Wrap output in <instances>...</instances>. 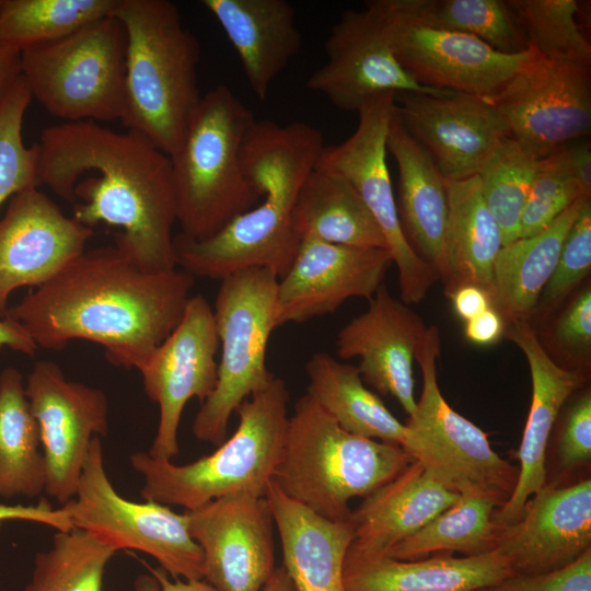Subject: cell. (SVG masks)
<instances>
[{
  "label": "cell",
  "instance_id": "obj_25",
  "mask_svg": "<svg viewBox=\"0 0 591 591\" xmlns=\"http://www.w3.org/2000/svg\"><path fill=\"white\" fill-rule=\"evenodd\" d=\"M460 491L418 461L364 497L351 512L354 540L347 557L387 556L402 540L420 530L452 506Z\"/></svg>",
  "mask_w": 591,
  "mask_h": 591
},
{
  "label": "cell",
  "instance_id": "obj_45",
  "mask_svg": "<svg viewBox=\"0 0 591 591\" xmlns=\"http://www.w3.org/2000/svg\"><path fill=\"white\" fill-rule=\"evenodd\" d=\"M556 455L558 466L564 473L590 463L591 392L589 389L572 403L563 421Z\"/></svg>",
  "mask_w": 591,
  "mask_h": 591
},
{
  "label": "cell",
  "instance_id": "obj_44",
  "mask_svg": "<svg viewBox=\"0 0 591 591\" xmlns=\"http://www.w3.org/2000/svg\"><path fill=\"white\" fill-rule=\"evenodd\" d=\"M475 591H591V548L560 569L536 575H512Z\"/></svg>",
  "mask_w": 591,
  "mask_h": 591
},
{
  "label": "cell",
  "instance_id": "obj_16",
  "mask_svg": "<svg viewBox=\"0 0 591 591\" xmlns=\"http://www.w3.org/2000/svg\"><path fill=\"white\" fill-rule=\"evenodd\" d=\"M325 53L326 62L309 77L306 86L339 111L358 112L382 93L452 92L425 88L404 70L389 43L378 0L367 1L363 10H346L331 30Z\"/></svg>",
  "mask_w": 591,
  "mask_h": 591
},
{
  "label": "cell",
  "instance_id": "obj_22",
  "mask_svg": "<svg viewBox=\"0 0 591 591\" xmlns=\"http://www.w3.org/2000/svg\"><path fill=\"white\" fill-rule=\"evenodd\" d=\"M591 548V480L545 484L515 523L501 526L496 552L513 575L560 569Z\"/></svg>",
  "mask_w": 591,
  "mask_h": 591
},
{
  "label": "cell",
  "instance_id": "obj_7",
  "mask_svg": "<svg viewBox=\"0 0 591 591\" xmlns=\"http://www.w3.org/2000/svg\"><path fill=\"white\" fill-rule=\"evenodd\" d=\"M255 120L233 91L206 92L170 157L181 233L204 240L256 205L260 195L242 164V143Z\"/></svg>",
  "mask_w": 591,
  "mask_h": 591
},
{
  "label": "cell",
  "instance_id": "obj_11",
  "mask_svg": "<svg viewBox=\"0 0 591 591\" xmlns=\"http://www.w3.org/2000/svg\"><path fill=\"white\" fill-rule=\"evenodd\" d=\"M395 93L366 101L357 112L359 123L345 141L325 146L315 167L346 178L357 190L380 227L387 251L398 270L402 301H421L436 281L434 269L407 241L397 213L386 163V137L395 112Z\"/></svg>",
  "mask_w": 591,
  "mask_h": 591
},
{
  "label": "cell",
  "instance_id": "obj_1",
  "mask_svg": "<svg viewBox=\"0 0 591 591\" xmlns=\"http://www.w3.org/2000/svg\"><path fill=\"white\" fill-rule=\"evenodd\" d=\"M37 150L39 185L71 205V217L118 228L114 246L147 273L176 269L172 165L142 136L95 121L45 128Z\"/></svg>",
  "mask_w": 591,
  "mask_h": 591
},
{
  "label": "cell",
  "instance_id": "obj_5",
  "mask_svg": "<svg viewBox=\"0 0 591 591\" xmlns=\"http://www.w3.org/2000/svg\"><path fill=\"white\" fill-rule=\"evenodd\" d=\"M414 461L401 445L344 430L305 393L289 416L273 480L316 514L348 521L351 499L369 496Z\"/></svg>",
  "mask_w": 591,
  "mask_h": 591
},
{
  "label": "cell",
  "instance_id": "obj_37",
  "mask_svg": "<svg viewBox=\"0 0 591 591\" xmlns=\"http://www.w3.org/2000/svg\"><path fill=\"white\" fill-rule=\"evenodd\" d=\"M119 0H0V46L23 50L113 15Z\"/></svg>",
  "mask_w": 591,
  "mask_h": 591
},
{
  "label": "cell",
  "instance_id": "obj_20",
  "mask_svg": "<svg viewBox=\"0 0 591 591\" xmlns=\"http://www.w3.org/2000/svg\"><path fill=\"white\" fill-rule=\"evenodd\" d=\"M395 113L447 181L478 175L500 142L509 137L493 104L466 93H398Z\"/></svg>",
  "mask_w": 591,
  "mask_h": 591
},
{
  "label": "cell",
  "instance_id": "obj_53",
  "mask_svg": "<svg viewBox=\"0 0 591 591\" xmlns=\"http://www.w3.org/2000/svg\"><path fill=\"white\" fill-rule=\"evenodd\" d=\"M262 591H296L283 566L276 568Z\"/></svg>",
  "mask_w": 591,
  "mask_h": 591
},
{
  "label": "cell",
  "instance_id": "obj_28",
  "mask_svg": "<svg viewBox=\"0 0 591 591\" xmlns=\"http://www.w3.org/2000/svg\"><path fill=\"white\" fill-rule=\"evenodd\" d=\"M265 498L282 547V566L296 591H347L344 565L354 540L350 520L323 518L271 480Z\"/></svg>",
  "mask_w": 591,
  "mask_h": 591
},
{
  "label": "cell",
  "instance_id": "obj_41",
  "mask_svg": "<svg viewBox=\"0 0 591 591\" xmlns=\"http://www.w3.org/2000/svg\"><path fill=\"white\" fill-rule=\"evenodd\" d=\"M22 76L0 93V206L15 194L39 187L36 146L23 140V120L32 101Z\"/></svg>",
  "mask_w": 591,
  "mask_h": 591
},
{
  "label": "cell",
  "instance_id": "obj_26",
  "mask_svg": "<svg viewBox=\"0 0 591 591\" xmlns=\"http://www.w3.org/2000/svg\"><path fill=\"white\" fill-rule=\"evenodd\" d=\"M308 394L346 431L405 449L445 480L447 467L433 447L397 420L381 398L368 390L357 367L316 352L305 363Z\"/></svg>",
  "mask_w": 591,
  "mask_h": 591
},
{
  "label": "cell",
  "instance_id": "obj_12",
  "mask_svg": "<svg viewBox=\"0 0 591 591\" xmlns=\"http://www.w3.org/2000/svg\"><path fill=\"white\" fill-rule=\"evenodd\" d=\"M378 3L396 59L425 88L489 99L535 53L531 47L520 54H502L474 36L417 21L398 0Z\"/></svg>",
  "mask_w": 591,
  "mask_h": 591
},
{
  "label": "cell",
  "instance_id": "obj_33",
  "mask_svg": "<svg viewBox=\"0 0 591 591\" xmlns=\"http://www.w3.org/2000/svg\"><path fill=\"white\" fill-rule=\"evenodd\" d=\"M301 239L385 248V237L372 213L352 185L341 175L314 167L306 176L292 212Z\"/></svg>",
  "mask_w": 591,
  "mask_h": 591
},
{
  "label": "cell",
  "instance_id": "obj_24",
  "mask_svg": "<svg viewBox=\"0 0 591 591\" xmlns=\"http://www.w3.org/2000/svg\"><path fill=\"white\" fill-rule=\"evenodd\" d=\"M506 335L528 361L532 398L517 452L520 468L515 487L491 518L499 526L519 521L530 498L546 484V450L552 430L564 403L586 381L580 370L563 368L549 357L529 321L509 323Z\"/></svg>",
  "mask_w": 591,
  "mask_h": 591
},
{
  "label": "cell",
  "instance_id": "obj_21",
  "mask_svg": "<svg viewBox=\"0 0 591 591\" xmlns=\"http://www.w3.org/2000/svg\"><path fill=\"white\" fill-rule=\"evenodd\" d=\"M391 264L385 248L301 239L290 268L278 279L277 326L334 313L350 298L371 299Z\"/></svg>",
  "mask_w": 591,
  "mask_h": 591
},
{
  "label": "cell",
  "instance_id": "obj_10",
  "mask_svg": "<svg viewBox=\"0 0 591 591\" xmlns=\"http://www.w3.org/2000/svg\"><path fill=\"white\" fill-rule=\"evenodd\" d=\"M61 508L72 528L89 532L116 552L146 553L173 579H202V552L188 532L185 513L121 497L106 474L100 437L90 444L74 497Z\"/></svg>",
  "mask_w": 591,
  "mask_h": 591
},
{
  "label": "cell",
  "instance_id": "obj_48",
  "mask_svg": "<svg viewBox=\"0 0 591 591\" xmlns=\"http://www.w3.org/2000/svg\"><path fill=\"white\" fill-rule=\"evenodd\" d=\"M143 565L151 572L150 576H140L136 580V591H218L204 579L200 580H170L162 568H152L147 563Z\"/></svg>",
  "mask_w": 591,
  "mask_h": 591
},
{
  "label": "cell",
  "instance_id": "obj_51",
  "mask_svg": "<svg viewBox=\"0 0 591 591\" xmlns=\"http://www.w3.org/2000/svg\"><path fill=\"white\" fill-rule=\"evenodd\" d=\"M4 347L31 357L37 350L24 328L9 316L0 318V348Z\"/></svg>",
  "mask_w": 591,
  "mask_h": 591
},
{
  "label": "cell",
  "instance_id": "obj_14",
  "mask_svg": "<svg viewBox=\"0 0 591 591\" xmlns=\"http://www.w3.org/2000/svg\"><path fill=\"white\" fill-rule=\"evenodd\" d=\"M25 394L39 428L45 491L65 505L76 495L93 438L108 432L107 396L99 387L68 380L50 360L33 366Z\"/></svg>",
  "mask_w": 591,
  "mask_h": 591
},
{
  "label": "cell",
  "instance_id": "obj_3",
  "mask_svg": "<svg viewBox=\"0 0 591 591\" xmlns=\"http://www.w3.org/2000/svg\"><path fill=\"white\" fill-rule=\"evenodd\" d=\"M324 147L323 134L306 123L255 119L241 157L260 202L207 239L174 235L176 266L194 278L221 280L253 267L269 268L281 278L301 241L292 223L296 199Z\"/></svg>",
  "mask_w": 591,
  "mask_h": 591
},
{
  "label": "cell",
  "instance_id": "obj_39",
  "mask_svg": "<svg viewBox=\"0 0 591 591\" xmlns=\"http://www.w3.org/2000/svg\"><path fill=\"white\" fill-rule=\"evenodd\" d=\"M541 160L507 137L477 175L485 204L501 231L502 246L519 239L521 215Z\"/></svg>",
  "mask_w": 591,
  "mask_h": 591
},
{
  "label": "cell",
  "instance_id": "obj_30",
  "mask_svg": "<svg viewBox=\"0 0 591 591\" xmlns=\"http://www.w3.org/2000/svg\"><path fill=\"white\" fill-rule=\"evenodd\" d=\"M512 575L506 559L496 551L424 560L346 556L344 565L347 591H475Z\"/></svg>",
  "mask_w": 591,
  "mask_h": 591
},
{
  "label": "cell",
  "instance_id": "obj_43",
  "mask_svg": "<svg viewBox=\"0 0 591 591\" xmlns=\"http://www.w3.org/2000/svg\"><path fill=\"white\" fill-rule=\"evenodd\" d=\"M591 269V202L588 200L569 229L554 271L535 311L549 310L564 300Z\"/></svg>",
  "mask_w": 591,
  "mask_h": 591
},
{
  "label": "cell",
  "instance_id": "obj_50",
  "mask_svg": "<svg viewBox=\"0 0 591 591\" xmlns=\"http://www.w3.org/2000/svg\"><path fill=\"white\" fill-rule=\"evenodd\" d=\"M449 298L455 313L465 322L493 306L490 296L484 289L473 285L455 289Z\"/></svg>",
  "mask_w": 591,
  "mask_h": 591
},
{
  "label": "cell",
  "instance_id": "obj_15",
  "mask_svg": "<svg viewBox=\"0 0 591 591\" xmlns=\"http://www.w3.org/2000/svg\"><path fill=\"white\" fill-rule=\"evenodd\" d=\"M219 347L212 306L204 296H190L179 324L138 369L146 394L159 406L152 457L173 460L179 453L185 405L194 397L204 403L213 392Z\"/></svg>",
  "mask_w": 591,
  "mask_h": 591
},
{
  "label": "cell",
  "instance_id": "obj_38",
  "mask_svg": "<svg viewBox=\"0 0 591 591\" xmlns=\"http://www.w3.org/2000/svg\"><path fill=\"white\" fill-rule=\"evenodd\" d=\"M115 553L86 531H57L51 547L36 554L24 591H102L106 566Z\"/></svg>",
  "mask_w": 591,
  "mask_h": 591
},
{
  "label": "cell",
  "instance_id": "obj_9",
  "mask_svg": "<svg viewBox=\"0 0 591 591\" xmlns=\"http://www.w3.org/2000/svg\"><path fill=\"white\" fill-rule=\"evenodd\" d=\"M278 279L274 270L263 267L221 279L212 309L221 357L216 387L193 422L198 440L220 445L232 414L275 378L266 367V350L278 327Z\"/></svg>",
  "mask_w": 591,
  "mask_h": 591
},
{
  "label": "cell",
  "instance_id": "obj_2",
  "mask_svg": "<svg viewBox=\"0 0 591 591\" xmlns=\"http://www.w3.org/2000/svg\"><path fill=\"white\" fill-rule=\"evenodd\" d=\"M194 277L176 268L147 273L114 245L84 251L14 306L10 318L37 348L71 340L101 345L107 360L139 369L179 324Z\"/></svg>",
  "mask_w": 591,
  "mask_h": 591
},
{
  "label": "cell",
  "instance_id": "obj_47",
  "mask_svg": "<svg viewBox=\"0 0 591 591\" xmlns=\"http://www.w3.org/2000/svg\"><path fill=\"white\" fill-rule=\"evenodd\" d=\"M5 520H22L54 528L56 531H69L72 524L62 508L54 509L42 500L38 505H3L0 503V529Z\"/></svg>",
  "mask_w": 591,
  "mask_h": 591
},
{
  "label": "cell",
  "instance_id": "obj_34",
  "mask_svg": "<svg viewBox=\"0 0 591 591\" xmlns=\"http://www.w3.org/2000/svg\"><path fill=\"white\" fill-rule=\"evenodd\" d=\"M40 433L25 394L22 373H0V497L39 496L46 486Z\"/></svg>",
  "mask_w": 591,
  "mask_h": 591
},
{
  "label": "cell",
  "instance_id": "obj_6",
  "mask_svg": "<svg viewBox=\"0 0 591 591\" xmlns=\"http://www.w3.org/2000/svg\"><path fill=\"white\" fill-rule=\"evenodd\" d=\"M289 399L285 380L275 376L240 405L234 433L212 453L188 464L132 453L130 465L143 479L141 496L185 510L234 494L265 497L283 447Z\"/></svg>",
  "mask_w": 591,
  "mask_h": 591
},
{
  "label": "cell",
  "instance_id": "obj_40",
  "mask_svg": "<svg viewBox=\"0 0 591 591\" xmlns=\"http://www.w3.org/2000/svg\"><path fill=\"white\" fill-rule=\"evenodd\" d=\"M529 44L545 59L591 66V45L577 20L576 0H512Z\"/></svg>",
  "mask_w": 591,
  "mask_h": 591
},
{
  "label": "cell",
  "instance_id": "obj_49",
  "mask_svg": "<svg viewBox=\"0 0 591 591\" xmlns=\"http://www.w3.org/2000/svg\"><path fill=\"white\" fill-rule=\"evenodd\" d=\"M505 331L502 316L491 306L465 324V337L477 345L497 341Z\"/></svg>",
  "mask_w": 591,
  "mask_h": 591
},
{
  "label": "cell",
  "instance_id": "obj_8",
  "mask_svg": "<svg viewBox=\"0 0 591 591\" xmlns=\"http://www.w3.org/2000/svg\"><path fill=\"white\" fill-rule=\"evenodd\" d=\"M126 33L114 14L20 51V74L65 123L111 121L125 107Z\"/></svg>",
  "mask_w": 591,
  "mask_h": 591
},
{
  "label": "cell",
  "instance_id": "obj_31",
  "mask_svg": "<svg viewBox=\"0 0 591 591\" xmlns=\"http://www.w3.org/2000/svg\"><path fill=\"white\" fill-rule=\"evenodd\" d=\"M447 183L449 216L439 274L445 294L473 285L491 299L494 266L502 247L501 231L485 204L477 175Z\"/></svg>",
  "mask_w": 591,
  "mask_h": 591
},
{
  "label": "cell",
  "instance_id": "obj_42",
  "mask_svg": "<svg viewBox=\"0 0 591 591\" xmlns=\"http://www.w3.org/2000/svg\"><path fill=\"white\" fill-rule=\"evenodd\" d=\"M590 193L591 185L578 175L568 144L542 159L521 215L519 237L544 230L578 199L590 197Z\"/></svg>",
  "mask_w": 591,
  "mask_h": 591
},
{
  "label": "cell",
  "instance_id": "obj_35",
  "mask_svg": "<svg viewBox=\"0 0 591 591\" xmlns=\"http://www.w3.org/2000/svg\"><path fill=\"white\" fill-rule=\"evenodd\" d=\"M498 496L474 487L417 532L394 545L387 557L415 560L433 552H459L476 556L496 549L501 526L493 522L503 505Z\"/></svg>",
  "mask_w": 591,
  "mask_h": 591
},
{
  "label": "cell",
  "instance_id": "obj_52",
  "mask_svg": "<svg viewBox=\"0 0 591 591\" xmlns=\"http://www.w3.org/2000/svg\"><path fill=\"white\" fill-rule=\"evenodd\" d=\"M20 74V51L0 46V93Z\"/></svg>",
  "mask_w": 591,
  "mask_h": 591
},
{
  "label": "cell",
  "instance_id": "obj_29",
  "mask_svg": "<svg viewBox=\"0 0 591 591\" xmlns=\"http://www.w3.org/2000/svg\"><path fill=\"white\" fill-rule=\"evenodd\" d=\"M386 149L398 167L396 208L403 232L439 277L449 216L447 179L395 112L389 126Z\"/></svg>",
  "mask_w": 591,
  "mask_h": 591
},
{
  "label": "cell",
  "instance_id": "obj_27",
  "mask_svg": "<svg viewBox=\"0 0 591 591\" xmlns=\"http://www.w3.org/2000/svg\"><path fill=\"white\" fill-rule=\"evenodd\" d=\"M235 49L248 86L265 100L274 80L302 44L296 10L287 0H201Z\"/></svg>",
  "mask_w": 591,
  "mask_h": 591
},
{
  "label": "cell",
  "instance_id": "obj_18",
  "mask_svg": "<svg viewBox=\"0 0 591 591\" xmlns=\"http://www.w3.org/2000/svg\"><path fill=\"white\" fill-rule=\"evenodd\" d=\"M439 354V329L432 325L426 328L416 351L422 391L405 425L442 456L457 491L474 487L506 502L515 487L518 470L491 449L482 429L447 403L438 385Z\"/></svg>",
  "mask_w": 591,
  "mask_h": 591
},
{
  "label": "cell",
  "instance_id": "obj_19",
  "mask_svg": "<svg viewBox=\"0 0 591 591\" xmlns=\"http://www.w3.org/2000/svg\"><path fill=\"white\" fill-rule=\"evenodd\" d=\"M93 234L38 187L15 194L0 219V318L14 290L49 281L85 251Z\"/></svg>",
  "mask_w": 591,
  "mask_h": 591
},
{
  "label": "cell",
  "instance_id": "obj_17",
  "mask_svg": "<svg viewBox=\"0 0 591 591\" xmlns=\"http://www.w3.org/2000/svg\"><path fill=\"white\" fill-rule=\"evenodd\" d=\"M184 513L202 552V579L218 591H262L276 569L266 498L234 494Z\"/></svg>",
  "mask_w": 591,
  "mask_h": 591
},
{
  "label": "cell",
  "instance_id": "obj_13",
  "mask_svg": "<svg viewBox=\"0 0 591 591\" xmlns=\"http://www.w3.org/2000/svg\"><path fill=\"white\" fill-rule=\"evenodd\" d=\"M508 135L544 159L591 129L590 68L534 55L494 96Z\"/></svg>",
  "mask_w": 591,
  "mask_h": 591
},
{
  "label": "cell",
  "instance_id": "obj_46",
  "mask_svg": "<svg viewBox=\"0 0 591 591\" xmlns=\"http://www.w3.org/2000/svg\"><path fill=\"white\" fill-rule=\"evenodd\" d=\"M555 338L570 354L588 355L591 349V289L584 288L568 304L555 326Z\"/></svg>",
  "mask_w": 591,
  "mask_h": 591
},
{
  "label": "cell",
  "instance_id": "obj_32",
  "mask_svg": "<svg viewBox=\"0 0 591 591\" xmlns=\"http://www.w3.org/2000/svg\"><path fill=\"white\" fill-rule=\"evenodd\" d=\"M588 200L578 199L544 230L501 247L494 266L491 305L503 321H529L535 312L566 235Z\"/></svg>",
  "mask_w": 591,
  "mask_h": 591
},
{
  "label": "cell",
  "instance_id": "obj_36",
  "mask_svg": "<svg viewBox=\"0 0 591 591\" xmlns=\"http://www.w3.org/2000/svg\"><path fill=\"white\" fill-rule=\"evenodd\" d=\"M417 21L437 28L474 36L502 54L531 48L509 1L398 0Z\"/></svg>",
  "mask_w": 591,
  "mask_h": 591
},
{
  "label": "cell",
  "instance_id": "obj_23",
  "mask_svg": "<svg viewBox=\"0 0 591 591\" xmlns=\"http://www.w3.org/2000/svg\"><path fill=\"white\" fill-rule=\"evenodd\" d=\"M425 332L420 316L382 283L368 309L340 328L336 352L346 360L359 358L362 381L395 397L410 416L416 409L413 367Z\"/></svg>",
  "mask_w": 591,
  "mask_h": 591
},
{
  "label": "cell",
  "instance_id": "obj_4",
  "mask_svg": "<svg viewBox=\"0 0 591 591\" xmlns=\"http://www.w3.org/2000/svg\"><path fill=\"white\" fill-rule=\"evenodd\" d=\"M126 33L127 130L173 155L200 102V45L169 0H119L114 13Z\"/></svg>",
  "mask_w": 591,
  "mask_h": 591
}]
</instances>
